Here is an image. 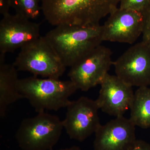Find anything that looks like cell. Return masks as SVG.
I'll return each instance as SVG.
<instances>
[{
	"instance_id": "6da1fadb",
	"label": "cell",
	"mask_w": 150,
	"mask_h": 150,
	"mask_svg": "<svg viewBox=\"0 0 150 150\" xmlns=\"http://www.w3.org/2000/svg\"><path fill=\"white\" fill-rule=\"evenodd\" d=\"M121 0H41V11L48 23L96 25L118 8Z\"/></svg>"
},
{
	"instance_id": "7a4b0ae2",
	"label": "cell",
	"mask_w": 150,
	"mask_h": 150,
	"mask_svg": "<svg viewBox=\"0 0 150 150\" xmlns=\"http://www.w3.org/2000/svg\"><path fill=\"white\" fill-rule=\"evenodd\" d=\"M45 36L65 67H71L101 45L102 25H61Z\"/></svg>"
},
{
	"instance_id": "3957f363",
	"label": "cell",
	"mask_w": 150,
	"mask_h": 150,
	"mask_svg": "<svg viewBox=\"0 0 150 150\" xmlns=\"http://www.w3.org/2000/svg\"><path fill=\"white\" fill-rule=\"evenodd\" d=\"M17 88L38 113L67 108L71 102L70 96L78 89L71 80L40 79L34 76L19 79Z\"/></svg>"
},
{
	"instance_id": "277c9868",
	"label": "cell",
	"mask_w": 150,
	"mask_h": 150,
	"mask_svg": "<svg viewBox=\"0 0 150 150\" xmlns=\"http://www.w3.org/2000/svg\"><path fill=\"white\" fill-rule=\"evenodd\" d=\"M13 64L18 71L56 79L66 68L45 36H41L21 48Z\"/></svg>"
},
{
	"instance_id": "5b68a950",
	"label": "cell",
	"mask_w": 150,
	"mask_h": 150,
	"mask_svg": "<svg viewBox=\"0 0 150 150\" xmlns=\"http://www.w3.org/2000/svg\"><path fill=\"white\" fill-rule=\"evenodd\" d=\"M63 129L59 117L38 112L34 117L23 120L16 139L23 150H51L59 142Z\"/></svg>"
},
{
	"instance_id": "8992f818",
	"label": "cell",
	"mask_w": 150,
	"mask_h": 150,
	"mask_svg": "<svg viewBox=\"0 0 150 150\" xmlns=\"http://www.w3.org/2000/svg\"><path fill=\"white\" fill-rule=\"evenodd\" d=\"M112 54L106 46H97L71 67L70 80L83 91L100 85L113 64Z\"/></svg>"
},
{
	"instance_id": "52a82bcc",
	"label": "cell",
	"mask_w": 150,
	"mask_h": 150,
	"mask_svg": "<svg viewBox=\"0 0 150 150\" xmlns=\"http://www.w3.org/2000/svg\"><path fill=\"white\" fill-rule=\"evenodd\" d=\"M112 65L115 75L132 87L150 86V45L142 41L131 46Z\"/></svg>"
},
{
	"instance_id": "ba28073f",
	"label": "cell",
	"mask_w": 150,
	"mask_h": 150,
	"mask_svg": "<svg viewBox=\"0 0 150 150\" xmlns=\"http://www.w3.org/2000/svg\"><path fill=\"white\" fill-rule=\"evenodd\" d=\"M63 127L70 139L83 142L93 134L101 125L96 100L82 96L71 101L67 107Z\"/></svg>"
},
{
	"instance_id": "9c48e42d",
	"label": "cell",
	"mask_w": 150,
	"mask_h": 150,
	"mask_svg": "<svg viewBox=\"0 0 150 150\" xmlns=\"http://www.w3.org/2000/svg\"><path fill=\"white\" fill-rule=\"evenodd\" d=\"M40 25L15 13L3 16L0 22V54L21 48L40 37Z\"/></svg>"
},
{
	"instance_id": "30bf717a",
	"label": "cell",
	"mask_w": 150,
	"mask_h": 150,
	"mask_svg": "<svg viewBox=\"0 0 150 150\" xmlns=\"http://www.w3.org/2000/svg\"><path fill=\"white\" fill-rule=\"evenodd\" d=\"M143 27L142 13L118 8L102 25L103 41L132 44L142 35Z\"/></svg>"
},
{
	"instance_id": "8fae6325",
	"label": "cell",
	"mask_w": 150,
	"mask_h": 150,
	"mask_svg": "<svg viewBox=\"0 0 150 150\" xmlns=\"http://www.w3.org/2000/svg\"><path fill=\"white\" fill-rule=\"evenodd\" d=\"M95 136L94 150H130L137 140L136 126L123 116L100 125Z\"/></svg>"
},
{
	"instance_id": "7c38bea8",
	"label": "cell",
	"mask_w": 150,
	"mask_h": 150,
	"mask_svg": "<svg viewBox=\"0 0 150 150\" xmlns=\"http://www.w3.org/2000/svg\"><path fill=\"white\" fill-rule=\"evenodd\" d=\"M99 96L96 100L99 109L115 117L123 116L130 109L134 92L132 87L116 75L108 74L100 84Z\"/></svg>"
},
{
	"instance_id": "4fadbf2b",
	"label": "cell",
	"mask_w": 150,
	"mask_h": 150,
	"mask_svg": "<svg viewBox=\"0 0 150 150\" xmlns=\"http://www.w3.org/2000/svg\"><path fill=\"white\" fill-rule=\"evenodd\" d=\"M6 54H0V117L5 116L8 107L24 98L17 88L19 79L18 70L13 64H7Z\"/></svg>"
},
{
	"instance_id": "5bb4252c",
	"label": "cell",
	"mask_w": 150,
	"mask_h": 150,
	"mask_svg": "<svg viewBox=\"0 0 150 150\" xmlns=\"http://www.w3.org/2000/svg\"><path fill=\"white\" fill-rule=\"evenodd\" d=\"M129 119L135 126L150 128V87L139 88L134 94Z\"/></svg>"
},
{
	"instance_id": "9a60e30c",
	"label": "cell",
	"mask_w": 150,
	"mask_h": 150,
	"mask_svg": "<svg viewBox=\"0 0 150 150\" xmlns=\"http://www.w3.org/2000/svg\"><path fill=\"white\" fill-rule=\"evenodd\" d=\"M15 13L29 19H35L41 11V0H12Z\"/></svg>"
},
{
	"instance_id": "2e32d148",
	"label": "cell",
	"mask_w": 150,
	"mask_h": 150,
	"mask_svg": "<svg viewBox=\"0 0 150 150\" xmlns=\"http://www.w3.org/2000/svg\"><path fill=\"white\" fill-rule=\"evenodd\" d=\"M119 8L142 13L150 5V0H121Z\"/></svg>"
},
{
	"instance_id": "e0dca14e",
	"label": "cell",
	"mask_w": 150,
	"mask_h": 150,
	"mask_svg": "<svg viewBox=\"0 0 150 150\" xmlns=\"http://www.w3.org/2000/svg\"><path fill=\"white\" fill-rule=\"evenodd\" d=\"M142 13L144 18L142 41L150 45V5Z\"/></svg>"
},
{
	"instance_id": "ac0fdd59",
	"label": "cell",
	"mask_w": 150,
	"mask_h": 150,
	"mask_svg": "<svg viewBox=\"0 0 150 150\" xmlns=\"http://www.w3.org/2000/svg\"><path fill=\"white\" fill-rule=\"evenodd\" d=\"M12 0H0V13L3 16L10 13Z\"/></svg>"
},
{
	"instance_id": "d6986e66",
	"label": "cell",
	"mask_w": 150,
	"mask_h": 150,
	"mask_svg": "<svg viewBox=\"0 0 150 150\" xmlns=\"http://www.w3.org/2000/svg\"><path fill=\"white\" fill-rule=\"evenodd\" d=\"M130 150H150V144L141 140H137Z\"/></svg>"
},
{
	"instance_id": "ffe728a7",
	"label": "cell",
	"mask_w": 150,
	"mask_h": 150,
	"mask_svg": "<svg viewBox=\"0 0 150 150\" xmlns=\"http://www.w3.org/2000/svg\"><path fill=\"white\" fill-rule=\"evenodd\" d=\"M51 150H53V149H52ZM57 150H81V149L80 148L79 146H72L70 147Z\"/></svg>"
}]
</instances>
